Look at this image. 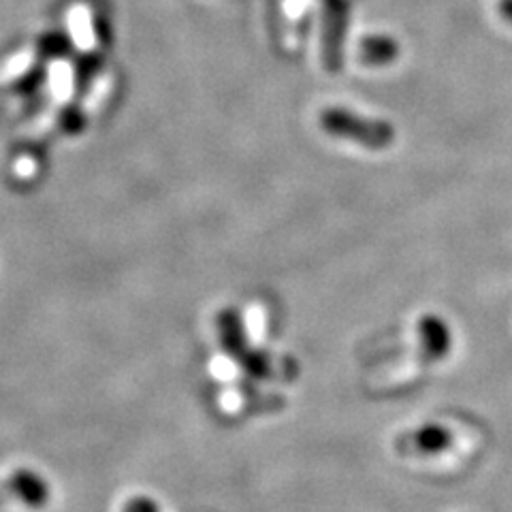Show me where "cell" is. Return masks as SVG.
<instances>
[{
  "label": "cell",
  "mask_w": 512,
  "mask_h": 512,
  "mask_svg": "<svg viewBox=\"0 0 512 512\" xmlns=\"http://www.w3.org/2000/svg\"><path fill=\"white\" fill-rule=\"evenodd\" d=\"M218 331H220V344L227 350L237 363H242L252 350H248V340L242 327V320L235 312H222L218 318Z\"/></svg>",
  "instance_id": "277c9868"
},
{
  "label": "cell",
  "mask_w": 512,
  "mask_h": 512,
  "mask_svg": "<svg viewBox=\"0 0 512 512\" xmlns=\"http://www.w3.org/2000/svg\"><path fill=\"white\" fill-rule=\"evenodd\" d=\"M15 173H18L20 178H32V175L37 173V163L32 158H20L18 165H15Z\"/></svg>",
  "instance_id": "7c38bea8"
},
{
  "label": "cell",
  "mask_w": 512,
  "mask_h": 512,
  "mask_svg": "<svg viewBox=\"0 0 512 512\" xmlns=\"http://www.w3.org/2000/svg\"><path fill=\"white\" fill-rule=\"evenodd\" d=\"M50 485L35 470H15L5 483H0V504L9 500H20L28 508H43L50 502Z\"/></svg>",
  "instance_id": "3957f363"
},
{
  "label": "cell",
  "mask_w": 512,
  "mask_h": 512,
  "mask_svg": "<svg viewBox=\"0 0 512 512\" xmlns=\"http://www.w3.org/2000/svg\"><path fill=\"white\" fill-rule=\"evenodd\" d=\"M69 26L73 32V41L82 47V50H90V47H94V43H96L94 20H92V13L88 7H84V5L73 7L69 13Z\"/></svg>",
  "instance_id": "52a82bcc"
},
{
  "label": "cell",
  "mask_w": 512,
  "mask_h": 512,
  "mask_svg": "<svg viewBox=\"0 0 512 512\" xmlns=\"http://www.w3.org/2000/svg\"><path fill=\"white\" fill-rule=\"evenodd\" d=\"M54 79H56V96L58 99H67L71 94V71L67 67H56L54 71Z\"/></svg>",
  "instance_id": "30bf717a"
},
{
  "label": "cell",
  "mask_w": 512,
  "mask_h": 512,
  "mask_svg": "<svg viewBox=\"0 0 512 512\" xmlns=\"http://www.w3.org/2000/svg\"><path fill=\"white\" fill-rule=\"evenodd\" d=\"M359 56L370 67H382V64H389L399 56V45L391 37L372 35L361 41Z\"/></svg>",
  "instance_id": "8992f818"
},
{
  "label": "cell",
  "mask_w": 512,
  "mask_h": 512,
  "mask_svg": "<svg viewBox=\"0 0 512 512\" xmlns=\"http://www.w3.org/2000/svg\"><path fill=\"white\" fill-rule=\"evenodd\" d=\"M500 13L508 24H512V0H500Z\"/></svg>",
  "instance_id": "4fadbf2b"
},
{
  "label": "cell",
  "mask_w": 512,
  "mask_h": 512,
  "mask_svg": "<svg viewBox=\"0 0 512 512\" xmlns=\"http://www.w3.org/2000/svg\"><path fill=\"white\" fill-rule=\"evenodd\" d=\"M416 446L427 453L442 451V448L448 446V434L444 429H438L436 425H427V429H421L419 434H416Z\"/></svg>",
  "instance_id": "ba28073f"
},
{
  "label": "cell",
  "mask_w": 512,
  "mask_h": 512,
  "mask_svg": "<svg viewBox=\"0 0 512 512\" xmlns=\"http://www.w3.org/2000/svg\"><path fill=\"white\" fill-rule=\"evenodd\" d=\"M320 3H323V60L329 71H338L344 56L348 3L346 0H320Z\"/></svg>",
  "instance_id": "7a4b0ae2"
},
{
  "label": "cell",
  "mask_w": 512,
  "mask_h": 512,
  "mask_svg": "<svg viewBox=\"0 0 512 512\" xmlns=\"http://www.w3.org/2000/svg\"><path fill=\"white\" fill-rule=\"evenodd\" d=\"M419 335L429 357L438 359L451 350V331L438 316H423L419 323Z\"/></svg>",
  "instance_id": "5b68a950"
},
{
  "label": "cell",
  "mask_w": 512,
  "mask_h": 512,
  "mask_svg": "<svg viewBox=\"0 0 512 512\" xmlns=\"http://www.w3.org/2000/svg\"><path fill=\"white\" fill-rule=\"evenodd\" d=\"M122 512H160V508L154 500L146 498V495H135V498L124 504Z\"/></svg>",
  "instance_id": "9c48e42d"
},
{
  "label": "cell",
  "mask_w": 512,
  "mask_h": 512,
  "mask_svg": "<svg viewBox=\"0 0 512 512\" xmlns=\"http://www.w3.org/2000/svg\"><path fill=\"white\" fill-rule=\"evenodd\" d=\"M320 126L331 137L359 143V146L370 150L389 148L395 139V128L389 122L363 118L340 107L325 109L320 114Z\"/></svg>",
  "instance_id": "6da1fadb"
},
{
  "label": "cell",
  "mask_w": 512,
  "mask_h": 512,
  "mask_svg": "<svg viewBox=\"0 0 512 512\" xmlns=\"http://www.w3.org/2000/svg\"><path fill=\"white\" fill-rule=\"evenodd\" d=\"M30 62V56L28 54H20V56H15L9 64H7V77H15V75H20V73H24V67L26 64Z\"/></svg>",
  "instance_id": "8fae6325"
}]
</instances>
